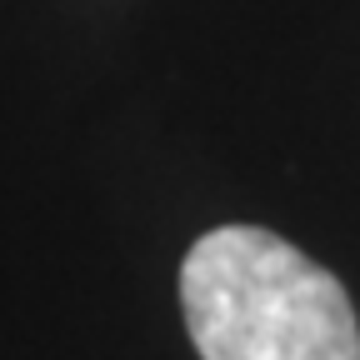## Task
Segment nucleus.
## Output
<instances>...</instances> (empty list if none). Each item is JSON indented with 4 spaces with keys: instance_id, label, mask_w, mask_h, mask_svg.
<instances>
[{
    "instance_id": "nucleus-1",
    "label": "nucleus",
    "mask_w": 360,
    "mask_h": 360,
    "mask_svg": "<svg viewBox=\"0 0 360 360\" xmlns=\"http://www.w3.org/2000/svg\"><path fill=\"white\" fill-rule=\"evenodd\" d=\"M180 305L205 360H360L345 285L255 225H220L191 245Z\"/></svg>"
}]
</instances>
